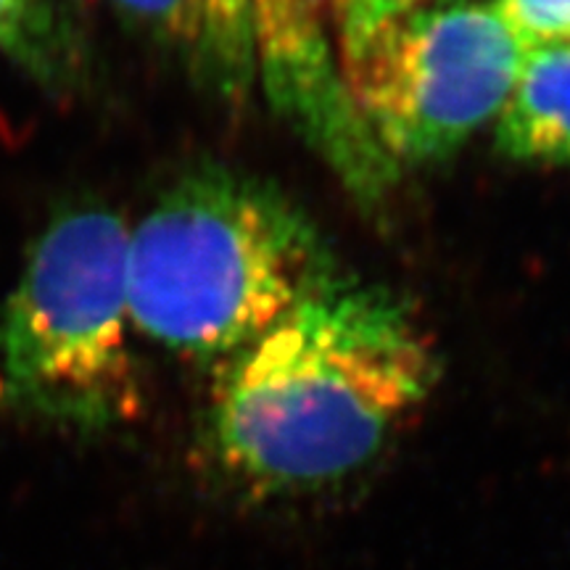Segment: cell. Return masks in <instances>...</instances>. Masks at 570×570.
I'll list each match as a JSON object with an SVG mask.
<instances>
[{"mask_svg": "<svg viewBox=\"0 0 570 570\" xmlns=\"http://www.w3.org/2000/svg\"><path fill=\"white\" fill-rule=\"evenodd\" d=\"M333 275L304 212L225 167L183 175L127 244L135 331L190 356L240 352Z\"/></svg>", "mask_w": 570, "mask_h": 570, "instance_id": "cell-2", "label": "cell"}, {"mask_svg": "<svg viewBox=\"0 0 570 570\" xmlns=\"http://www.w3.org/2000/svg\"><path fill=\"white\" fill-rule=\"evenodd\" d=\"M423 0H331L341 32V59H352L391 21L420 9Z\"/></svg>", "mask_w": 570, "mask_h": 570, "instance_id": "cell-9", "label": "cell"}, {"mask_svg": "<svg viewBox=\"0 0 570 570\" xmlns=\"http://www.w3.org/2000/svg\"><path fill=\"white\" fill-rule=\"evenodd\" d=\"M125 24L188 61L227 98L256 77L252 0H104Z\"/></svg>", "mask_w": 570, "mask_h": 570, "instance_id": "cell-6", "label": "cell"}, {"mask_svg": "<svg viewBox=\"0 0 570 570\" xmlns=\"http://www.w3.org/2000/svg\"><path fill=\"white\" fill-rule=\"evenodd\" d=\"M529 48L497 3L420 6L341 63L346 90L383 154L396 164L441 159L515 88Z\"/></svg>", "mask_w": 570, "mask_h": 570, "instance_id": "cell-4", "label": "cell"}, {"mask_svg": "<svg viewBox=\"0 0 570 570\" xmlns=\"http://www.w3.org/2000/svg\"><path fill=\"white\" fill-rule=\"evenodd\" d=\"M0 56L40 88H80L90 53L75 0H0Z\"/></svg>", "mask_w": 570, "mask_h": 570, "instance_id": "cell-8", "label": "cell"}, {"mask_svg": "<svg viewBox=\"0 0 570 570\" xmlns=\"http://www.w3.org/2000/svg\"><path fill=\"white\" fill-rule=\"evenodd\" d=\"M525 48L570 42V0H494Z\"/></svg>", "mask_w": 570, "mask_h": 570, "instance_id": "cell-10", "label": "cell"}, {"mask_svg": "<svg viewBox=\"0 0 570 570\" xmlns=\"http://www.w3.org/2000/svg\"><path fill=\"white\" fill-rule=\"evenodd\" d=\"M497 146L518 161L570 164V42L529 48L497 117Z\"/></svg>", "mask_w": 570, "mask_h": 570, "instance_id": "cell-7", "label": "cell"}, {"mask_svg": "<svg viewBox=\"0 0 570 570\" xmlns=\"http://www.w3.org/2000/svg\"><path fill=\"white\" fill-rule=\"evenodd\" d=\"M433 383L436 356L407 312L333 275L227 362L214 454L252 497L315 494L365 470Z\"/></svg>", "mask_w": 570, "mask_h": 570, "instance_id": "cell-1", "label": "cell"}, {"mask_svg": "<svg viewBox=\"0 0 570 570\" xmlns=\"http://www.w3.org/2000/svg\"><path fill=\"white\" fill-rule=\"evenodd\" d=\"M256 75L267 98L362 204L396 177L348 96L312 0H252Z\"/></svg>", "mask_w": 570, "mask_h": 570, "instance_id": "cell-5", "label": "cell"}, {"mask_svg": "<svg viewBox=\"0 0 570 570\" xmlns=\"http://www.w3.org/2000/svg\"><path fill=\"white\" fill-rule=\"evenodd\" d=\"M130 227L104 204L56 214L0 309V407L77 433L138 415Z\"/></svg>", "mask_w": 570, "mask_h": 570, "instance_id": "cell-3", "label": "cell"}]
</instances>
